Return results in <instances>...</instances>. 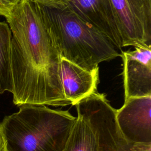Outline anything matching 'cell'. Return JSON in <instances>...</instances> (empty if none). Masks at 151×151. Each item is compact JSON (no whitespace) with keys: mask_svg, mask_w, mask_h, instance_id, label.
<instances>
[{"mask_svg":"<svg viewBox=\"0 0 151 151\" xmlns=\"http://www.w3.org/2000/svg\"><path fill=\"white\" fill-rule=\"evenodd\" d=\"M61 82L66 100L73 106L97 91L99 83V67L92 70L83 68L61 57Z\"/></svg>","mask_w":151,"mask_h":151,"instance_id":"obj_9","label":"cell"},{"mask_svg":"<svg viewBox=\"0 0 151 151\" xmlns=\"http://www.w3.org/2000/svg\"><path fill=\"white\" fill-rule=\"evenodd\" d=\"M18 107L0 123L6 151H64L76 117L45 105Z\"/></svg>","mask_w":151,"mask_h":151,"instance_id":"obj_2","label":"cell"},{"mask_svg":"<svg viewBox=\"0 0 151 151\" xmlns=\"http://www.w3.org/2000/svg\"><path fill=\"white\" fill-rule=\"evenodd\" d=\"M0 151H6L4 144V141L2 139V137L1 133V130H0Z\"/></svg>","mask_w":151,"mask_h":151,"instance_id":"obj_13","label":"cell"},{"mask_svg":"<svg viewBox=\"0 0 151 151\" xmlns=\"http://www.w3.org/2000/svg\"><path fill=\"white\" fill-rule=\"evenodd\" d=\"M137 151H151V147H144L140 150H138Z\"/></svg>","mask_w":151,"mask_h":151,"instance_id":"obj_14","label":"cell"},{"mask_svg":"<svg viewBox=\"0 0 151 151\" xmlns=\"http://www.w3.org/2000/svg\"><path fill=\"white\" fill-rule=\"evenodd\" d=\"M122 47L151 45V0H110Z\"/></svg>","mask_w":151,"mask_h":151,"instance_id":"obj_5","label":"cell"},{"mask_svg":"<svg viewBox=\"0 0 151 151\" xmlns=\"http://www.w3.org/2000/svg\"><path fill=\"white\" fill-rule=\"evenodd\" d=\"M6 19L12 35L14 104H70L61 82L60 49L41 5L21 0Z\"/></svg>","mask_w":151,"mask_h":151,"instance_id":"obj_1","label":"cell"},{"mask_svg":"<svg viewBox=\"0 0 151 151\" xmlns=\"http://www.w3.org/2000/svg\"><path fill=\"white\" fill-rule=\"evenodd\" d=\"M11 31L6 21H0V95L13 90L11 61Z\"/></svg>","mask_w":151,"mask_h":151,"instance_id":"obj_10","label":"cell"},{"mask_svg":"<svg viewBox=\"0 0 151 151\" xmlns=\"http://www.w3.org/2000/svg\"><path fill=\"white\" fill-rule=\"evenodd\" d=\"M21 0H0V15L8 18Z\"/></svg>","mask_w":151,"mask_h":151,"instance_id":"obj_11","label":"cell"},{"mask_svg":"<svg viewBox=\"0 0 151 151\" xmlns=\"http://www.w3.org/2000/svg\"><path fill=\"white\" fill-rule=\"evenodd\" d=\"M122 51L124 100L151 96V45L139 44Z\"/></svg>","mask_w":151,"mask_h":151,"instance_id":"obj_7","label":"cell"},{"mask_svg":"<svg viewBox=\"0 0 151 151\" xmlns=\"http://www.w3.org/2000/svg\"><path fill=\"white\" fill-rule=\"evenodd\" d=\"M65 5L81 19L93 25L122 51V41L110 0H63Z\"/></svg>","mask_w":151,"mask_h":151,"instance_id":"obj_8","label":"cell"},{"mask_svg":"<svg viewBox=\"0 0 151 151\" xmlns=\"http://www.w3.org/2000/svg\"><path fill=\"white\" fill-rule=\"evenodd\" d=\"M151 96L132 97L116 110V121L124 139L140 146L151 147Z\"/></svg>","mask_w":151,"mask_h":151,"instance_id":"obj_6","label":"cell"},{"mask_svg":"<svg viewBox=\"0 0 151 151\" xmlns=\"http://www.w3.org/2000/svg\"><path fill=\"white\" fill-rule=\"evenodd\" d=\"M38 4L53 8H61L66 6L63 0H31Z\"/></svg>","mask_w":151,"mask_h":151,"instance_id":"obj_12","label":"cell"},{"mask_svg":"<svg viewBox=\"0 0 151 151\" xmlns=\"http://www.w3.org/2000/svg\"><path fill=\"white\" fill-rule=\"evenodd\" d=\"M77 117L64 151H137L144 147L127 142L117 123L114 109L97 91L75 105Z\"/></svg>","mask_w":151,"mask_h":151,"instance_id":"obj_4","label":"cell"},{"mask_svg":"<svg viewBox=\"0 0 151 151\" xmlns=\"http://www.w3.org/2000/svg\"><path fill=\"white\" fill-rule=\"evenodd\" d=\"M41 6L61 57L92 70L101 62L120 57L121 52L107 36L68 6Z\"/></svg>","mask_w":151,"mask_h":151,"instance_id":"obj_3","label":"cell"}]
</instances>
